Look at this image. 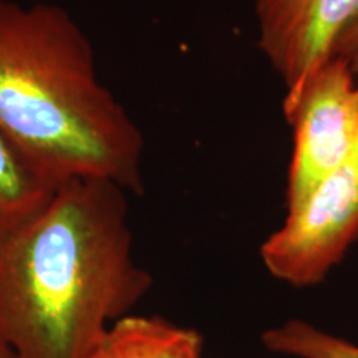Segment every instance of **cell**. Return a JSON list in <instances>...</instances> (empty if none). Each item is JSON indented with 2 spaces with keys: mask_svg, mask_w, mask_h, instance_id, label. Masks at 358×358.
Returning a JSON list of instances; mask_svg holds the SVG:
<instances>
[{
  "mask_svg": "<svg viewBox=\"0 0 358 358\" xmlns=\"http://www.w3.org/2000/svg\"><path fill=\"white\" fill-rule=\"evenodd\" d=\"M58 186L0 133V245L42 211Z\"/></svg>",
  "mask_w": 358,
  "mask_h": 358,
  "instance_id": "7",
  "label": "cell"
},
{
  "mask_svg": "<svg viewBox=\"0 0 358 358\" xmlns=\"http://www.w3.org/2000/svg\"><path fill=\"white\" fill-rule=\"evenodd\" d=\"M151 285L133 254L127 191L69 179L0 245V343L13 358H87Z\"/></svg>",
  "mask_w": 358,
  "mask_h": 358,
  "instance_id": "1",
  "label": "cell"
},
{
  "mask_svg": "<svg viewBox=\"0 0 358 358\" xmlns=\"http://www.w3.org/2000/svg\"><path fill=\"white\" fill-rule=\"evenodd\" d=\"M0 358H13L10 350L7 347H3L2 343H0Z\"/></svg>",
  "mask_w": 358,
  "mask_h": 358,
  "instance_id": "10",
  "label": "cell"
},
{
  "mask_svg": "<svg viewBox=\"0 0 358 358\" xmlns=\"http://www.w3.org/2000/svg\"><path fill=\"white\" fill-rule=\"evenodd\" d=\"M257 43L285 88L332 55L358 0H254Z\"/></svg>",
  "mask_w": 358,
  "mask_h": 358,
  "instance_id": "5",
  "label": "cell"
},
{
  "mask_svg": "<svg viewBox=\"0 0 358 358\" xmlns=\"http://www.w3.org/2000/svg\"><path fill=\"white\" fill-rule=\"evenodd\" d=\"M282 106L294 133L285 191L292 209L358 146V80L342 58L330 55L285 88Z\"/></svg>",
  "mask_w": 358,
  "mask_h": 358,
  "instance_id": "3",
  "label": "cell"
},
{
  "mask_svg": "<svg viewBox=\"0 0 358 358\" xmlns=\"http://www.w3.org/2000/svg\"><path fill=\"white\" fill-rule=\"evenodd\" d=\"M0 133L58 185L143 191L141 129L100 82L82 27L53 3L0 0Z\"/></svg>",
  "mask_w": 358,
  "mask_h": 358,
  "instance_id": "2",
  "label": "cell"
},
{
  "mask_svg": "<svg viewBox=\"0 0 358 358\" xmlns=\"http://www.w3.org/2000/svg\"><path fill=\"white\" fill-rule=\"evenodd\" d=\"M261 340L268 352L290 358H358V343L302 319L272 327Z\"/></svg>",
  "mask_w": 358,
  "mask_h": 358,
  "instance_id": "8",
  "label": "cell"
},
{
  "mask_svg": "<svg viewBox=\"0 0 358 358\" xmlns=\"http://www.w3.org/2000/svg\"><path fill=\"white\" fill-rule=\"evenodd\" d=\"M203 352L199 330L159 315L129 313L106 329L87 358H203Z\"/></svg>",
  "mask_w": 358,
  "mask_h": 358,
  "instance_id": "6",
  "label": "cell"
},
{
  "mask_svg": "<svg viewBox=\"0 0 358 358\" xmlns=\"http://www.w3.org/2000/svg\"><path fill=\"white\" fill-rule=\"evenodd\" d=\"M332 55L342 58L358 80V15L338 35Z\"/></svg>",
  "mask_w": 358,
  "mask_h": 358,
  "instance_id": "9",
  "label": "cell"
},
{
  "mask_svg": "<svg viewBox=\"0 0 358 358\" xmlns=\"http://www.w3.org/2000/svg\"><path fill=\"white\" fill-rule=\"evenodd\" d=\"M358 241V146L345 163L292 209L261 245L274 279L307 289L319 285Z\"/></svg>",
  "mask_w": 358,
  "mask_h": 358,
  "instance_id": "4",
  "label": "cell"
}]
</instances>
